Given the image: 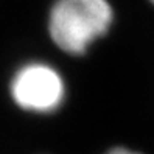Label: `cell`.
Masks as SVG:
<instances>
[{
    "instance_id": "6da1fadb",
    "label": "cell",
    "mask_w": 154,
    "mask_h": 154,
    "mask_svg": "<svg viewBox=\"0 0 154 154\" xmlns=\"http://www.w3.org/2000/svg\"><path fill=\"white\" fill-rule=\"evenodd\" d=\"M114 23L109 0H55L48 11L47 28L58 48L81 56L107 34Z\"/></svg>"
},
{
    "instance_id": "7a4b0ae2",
    "label": "cell",
    "mask_w": 154,
    "mask_h": 154,
    "mask_svg": "<svg viewBox=\"0 0 154 154\" xmlns=\"http://www.w3.org/2000/svg\"><path fill=\"white\" fill-rule=\"evenodd\" d=\"M13 101L23 111L50 114L66 100V83L61 73L45 62H28L16 70L10 83Z\"/></svg>"
},
{
    "instance_id": "3957f363",
    "label": "cell",
    "mask_w": 154,
    "mask_h": 154,
    "mask_svg": "<svg viewBox=\"0 0 154 154\" xmlns=\"http://www.w3.org/2000/svg\"><path fill=\"white\" fill-rule=\"evenodd\" d=\"M104 154H142V152H137V151H132V149H128V148H123V146H115L112 149H109Z\"/></svg>"
},
{
    "instance_id": "277c9868",
    "label": "cell",
    "mask_w": 154,
    "mask_h": 154,
    "mask_svg": "<svg viewBox=\"0 0 154 154\" xmlns=\"http://www.w3.org/2000/svg\"><path fill=\"white\" fill-rule=\"evenodd\" d=\"M149 2H151V3H152V5H154V0H149Z\"/></svg>"
}]
</instances>
